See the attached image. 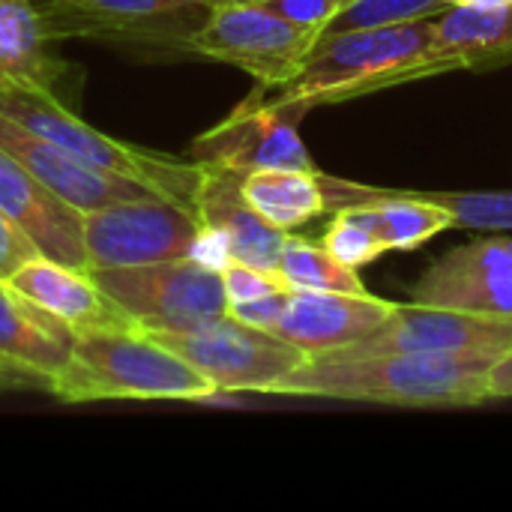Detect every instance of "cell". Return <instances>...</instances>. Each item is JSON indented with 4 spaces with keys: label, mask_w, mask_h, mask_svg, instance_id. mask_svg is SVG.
I'll list each match as a JSON object with an SVG mask.
<instances>
[{
    "label": "cell",
    "mask_w": 512,
    "mask_h": 512,
    "mask_svg": "<svg viewBox=\"0 0 512 512\" xmlns=\"http://www.w3.org/2000/svg\"><path fill=\"white\" fill-rule=\"evenodd\" d=\"M456 69L459 63L441 42L438 18H420L390 27L318 33L288 81L273 90L258 87L255 93L276 108L303 114Z\"/></svg>",
    "instance_id": "1"
},
{
    "label": "cell",
    "mask_w": 512,
    "mask_h": 512,
    "mask_svg": "<svg viewBox=\"0 0 512 512\" xmlns=\"http://www.w3.org/2000/svg\"><path fill=\"white\" fill-rule=\"evenodd\" d=\"M498 354H309L273 396H312L402 408H471L492 399Z\"/></svg>",
    "instance_id": "2"
},
{
    "label": "cell",
    "mask_w": 512,
    "mask_h": 512,
    "mask_svg": "<svg viewBox=\"0 0 512 512\" xmlns=\"http://www.w3.org/2000/svg\"><path fill=\"white\" fill-rule=\"evenodd\" d=\"M216 393L195 366L144 330L75 333L72 357L51 381V396L60 402H204Z\"/></svg>",
    "instance_id": "3"
},
{
    "label": "cell",
    "mask_w": 512,
    "mask_h": 512,
    "mask_svg": "<svg viewBox=\"0 0 512 512\" xmlns=\"http://www.w3.org/2000/svg\"><path fill=\"white\" fill-rule=\"evenodd\" d=\"M0 114L21 123L24 129L48 138L51 144L69 150L72 156L84 159L87 165H93L105 174L144 183L168 201H177L186 207L195 204L201 162H177V159L141 150L135 144L108 138L99 129L78 120L69 108H63L54 93L6 90V93H0Z\"/></svg>",
    "instance_id": "4"
},
{
    "label": "cell",
    "mask_w": 512,
    "mask_h": 512,
    "mask_svg": "<svg viewBox=\"0 0 512 512\" xmlns=\"http://www.w3.org/2000/svg\"><path fill=\"white\" fill-rule=\"evenodd\" d=\"M90 276L144 333H186L228 315L222 273L192 258L105 267Z\"/></svg>",
    "instance_id": "5"
},
{
    "label": "cell",
    "mask_w": 512,
    "mask_h": 512,
    "mask_svg": "<svg viewBox=\"0 0 512 512\" xmlns=\"http://www.w3.org/2000/svg\"><path fill=\"white\" fill-rule=\"evenodd\" d=\"M315 30L297 27L261 3H219L186 39V51L231 63L255 78L261 90L288 81L315 42Z\"/></svg>",
    "instance_id": "6"
},
{
    "label": "cell",
    "mask_w": 512,
    "mask_h": 512,
    "mask_svg": "<svg viewBox=\"0 0 512 512\" xmlns=\"http://www.w3.org/2000/svg\"><path fill=\"white\" fill-rule=\"evenodd\" d=\"M195 366L219 393H273L309 357L270 330L249 327L231 315L186 333H150Z\"/></svg>",
    "instance_id": "7"
},
{
    "label": "cell",
    "mask_w": 512,
    "mask_h": 512,
    "mask_svg": "<svg viewBox=\"0 0 512 512\" xmlns=\"http://www.w3.org/2000/svg\"><path fill=\"white\" fill-rule=\"evenodd\" d=\"M81 228L90 270H105L189 258L201 219L186 204L150 195L81 213Z\"/></svg>",
    "instance_id": "8"
},
{
    "label": "cell",
    "mask_w": 512,
    "mask_h": 512,
    "mask_svg": "<svg viewBox=\"0 0 512 512\" xmlns=\"http://www.w3.org/2000/svg\"><path fill=\"white\" fill-rule=\"evenodd\" d=\"M297 120V111L276 108L252 93L225 120L192 141L195 162L228 168L234 174H252L264 168L315 171V162L297 132Z\"/></svg>",
    "instance_id": "9"
},
{
    "label": "cell",
    "mask_w": 512,
    "mask_h": 512,
    "mask_svg": "<svg viewBox=\"0 0 512 512\" xmlns=\"http://www.w3.org/2000/svg\"><path fill=\"white\" fill-rule=\"evenodd\" d=\"M510 354L512 318L480 315L447 306L408 303L393 306L387 324L357 345L342 348V354Z\"/></svg>",
    "instance_id": "10"
},
{
    "label": "cell",
    "mask_w": 512,
    "mask_h": 512,
    "mask_svg": "<svg viewBox=\"0 0 512 512\" xmlns=\"http://www.w3.org/2000/svg\"><path fill=\"white\" fill-rule=\"evenodd\" d=\"M48 36H93L120 45H165L186 51L195 27H177L195 9L180 0H36Z\"/></svg>",
    "instance_id": "11"
},
{
    "label": "cell",
    "mask_w": 512,
    "mask_h": 512,
    "mask_svg": "<svg viewBox=\"0 0 512 512\" xmlns=\"http://www.w3.org/2000/svg\"><path fill=\"white\" fill-rule=\"evenodd\" d=\"M0 147H6L21 165H27L39 177V183H45L63 204H69L78 213H93L111 204L159 195L144 183L114 177L87 165L84 159L72 156L69 150L51 144L48 138L24 129L21 123L3 114H0Z\"/></svg>",
    "instance_id": "12"
},
{
    "label": "cell",
    "mask_w": 512,
    "mask_h": 512,
    "mask_svg": "<svg viewBox=\"0 0 512 512\" xmlns=\"http://www.w3.org/2000/svg\"><path fill=\"white\" fill-rule=\"evenodd\" d=\"M0 213L36 246L39 255L90 270L81 213L63 204L39 177L0 147Z\"/></svg>",
    "instance_id": "13"
},
{
    "label": "cell",
    "mask_w": 512,
    "mask_h": 512,
    "mask_svg": "<svg viewBox=\"0 0 512 512\" xmlns=\"http://www.w3.org/2000/svg\"><path fill=\"white\" fill-rule=\"evenodd\" d=\"M390 300L345 291H291L276 327L279 339L306 354H330L378 333L393 315Z\"/></svg>",
    "instance_id": "14"
},
{
    "label": "cell",
    "mask_w": 512,
    "mask_h": 512,
    "mask_svg": "<svg viewBox=\"0 0 512 512\" xmlns=\"http://www.w3.org/2000/svg\"><path fill=\"white\" fill-rule=\"evenodd\" d=\"M21 297L42 306L57 321L81 330H138L132 318L96 285L90 270H75L69 264L36 255L24 261L9 279H3Z\"/></svg>",
    "instance_id": "15"
},
{
    "label": "cell",
    "mask_w": 512,
    "mask_h": 512,
    "mask_svg": "<svg viewBox=\"0 0 512 512\" xmlns=\"http://www.w3.org/2000/svg\"><path fill=\"white\" fill-rule=\"evenodd\" d=\"M240 180L243 174L201 162V180H198L192 207L204 228L225 237L231 261H243V264L279 273L285 234L267 225L252 210V204L246 201L240 189Z\"/></svg>",
    "instance_id": "16"
},
{
    "label": "cell",
    "mask_w": 512,
    "mask_h": 512,
    "mask_svg": "<svg viewBox=\"0 0 512 512\" xmlns=\"http://www.w3.org/2000/svg\"><path fill=\"white\" fill-rule=\"evenodd\" d=\"M75 330L0 279V357L54 381L72 357Z\"/></svg>",
    "instance_id": "17"
},
{
    "label": "cell",
    "mask_w": 512,
    "mask_h": 512,
    "mask_svg": "<svg viewBox=\"0 0 512 512\" xmlns=\"http://www.w3.org/2000/svg\"><path fill=\"white\" fill-rule=\"evenodd\" d=\"M48 39L36 0H0V93H54L66 63L48 51Z\"/></svg>",
    "instance_id": "18"
},
{
    "label": "cell",
    "mask_w": 512,
    "mask_h": 512,
    "mask_svg": "<svg viewBox=\"0 0 512 512\" xmlns=\"http://www.w3.org/2000/svg\"><path fill=\"white\" fill-rule=\"evenodd\" d=\"M240 189L252 210L282 234H294L300 225L327 213V195L315 171L303 168H264L243 174Z\"/></svg>",
    "instance_id": "19"
},
{
    "label": "cell",
    "mask_w": 512,
    "mask_h": 512,
    "mask_svg": "<svg viewBox=\"0 0 512 512\" xmlns=\"http://www.w3.org/2000/svg\"><path fill=\"white\" fill-rule=\"evenodd\" d=\"M438 30L459 69H498L512 63V3L450 6L438 15Z\"/></svg>",
    "instance_id": "20"
},
{
    "label": "cell",
    "mask_w": 512,
    "mask_h": 512,
    "mask_svg": "<svg viewBox=\"0 0 512 512\" xmlns=\"http://www.w3.org/2000/svg\"><path fill=\"white\" fill-rule=\"evenodd\" d=\"M279 276L291 291H345L366 294V285L357 276V267L339 261L324 243H312L297 234H285Z\"/></svg>",
    "instance_id": "21"
},
{
    "label": "cell",
    "mask_w": 512,
    "mask_h": 512,
    "mask_svg": "<svg viewBox=\"0 0 512 512\" xmlns=\"http://www.w3.org/2000/svg\"><path fill=\"white\" fill-rule=\"evenodd\" d=\"M414 303L465 309L480 315L512 318V282L504 279H477V276H438L432 270L411 288Z\"/></svg>",
    "instance_id": "22"
},
{
    "label": "cell",
    "mask_w": 512,
    "mask_h": 512,
    "mask_svg": "<svg viewBox=\"0 0 512 512\" xmlns=\"http://www.w3.org/2000/svg\"><path fill=\"white\" fill-rule=\"evenodd\" d=\"M450 6H453L450 0H345L342 9L327 21L321 33L390 27V24L420 21V18H438Z\"/></svg>",
    "instance_id": "23"
},
{
    "label": "cell",
    "mask_w": 512,
    "mask_h": 512,
    "mask_svg": "<svg viewBox=\"0 0 512 512\" xmlns=\"http://www.w3.org/2000/svg\"><path fill=\"white\" fill-rule=\"evenodd\" d=\"M453 216V228L512 231V192H420Z\"/></svg>",
    "instance_id": "24"
},
{
    "label": "cell",
    "mask_w": 512,
    "mask_h": 512,
    "mask_svg": "<svg viewBox=\"0 0 512 512\" xmlns=\"http://www.w3.org/2000/svg\"><path fill=\"white\" fill-rule=\"evenodd\" d=\"M438 276H477L512 282V237H486L468 246H456L432 267Z\"/></svg>",
    "instance_id": "25"
},
{
    "label": "cell",
    "mask_w": 512,
    "mask_h": 512,
    "mask_svg": "<svg viewBox=\"0 0 512 512\" xmlns=\"http://www.w3.org/2000/svg\"><path fill=\"white\" fill-rule=\"evenodd\" d=\"M321 243L348 267H366L372 264L378 255H384V243L375 234V228L369 225L366 213L360 207H342L333 213V222L327 225Z\"/></svg>",
    "instance_id": "26"
},
{
    "label": "cell",
    "mask_w": 512,
    "mask_h": 512,
    "mask_svg": "<svg viewBox=\"0 0 512 512\" xmlns=\"http://www.w3.org/2000/svg\"><path fill=\"white\" fill-rule=\"evenodd\" d=\"M222 285H225V297L228 306L234 303H249V300H261L267 294L285 291V279L276 270H261L243 261H228L222 270Z\"/></svg>",
    "instance_id": "27"
},
{
    "label": "cell",
    "mask_w": 512,
    "mask_h": 512,
    "mask_svg": "<svg viewBox=\"0 0 512 512\" xmlns=\"http://www.w3.org/2000/svg\"><path fill=\"white\" fill-rule=\"evenodd\" d=\"M258 3L297 27L321 33L327 27V21L342 9L345 0H258Z\"/></svg>",
    "instance_id": "28"
},
{
    "label": "cell",
    "mask_w": 512,
    "mask_h": 512,
    "mask_svg": "<svg viewBox=\"0 0 512 512\" xmlns=\"http://www.w3.org/2000/svg\"><path fill=\"white\" fill-rule=\"evenodd\" d=\"M288 297H291V288L285 291H276V294H267L261 300H249V303H234L228 306V315L249 324V327H258V330H273L276 321L282 318L285 306H288Z\"/></svg>",
    "instance_id": "29"
},
{
    "label": "cell",
    "mask_w": 512,
    "mask_h": 512,
    "mask_svg": "<svg viewBox=\"0 0 512 512\" xmlns=\"http://www.w3.org/2000/svg\"><path fill=\"white\" fill-rule=\"evenodd\" d=\"M36 246L0 213V279H9L24 261L36 258Z\"/></svg>",
    "instance_id": "30"
},
{
    "label": "cell",
    "mask_w": 512,
    "mask_h": 512,
    "mask_svg": "<svg viewBox=\"0 0 512 512\" xmlns=\"http://www.w3.org/2000/svg\"><path fill=\"white\" fill-rule=\"evenodd\" d=\"M0 390H39V393H51V381L15 360L0 357Z\"/></svg>",
    "instance_id": "31"
},
{
    "label": "cell",
    "mask_w": 512,
    "mask_h": 512,
    "mask_svg": "<svg viewBox=\"0 0 512 512\" xmlns=\"http://www.w3.org/2000/svg\"><path fill=\"white\" fill-rule=\"evenodd\" d=\"M489 393H492V399H512V351L492 366Z\"/></svg>",
    "instance_id": "32"
},
{
    "label": "cell",
    "mask_w": 512,
    "mask_h": 512,
    "mask_svg": "<svg viewBox=\"0 0 512 512\" xmlns=\"http://www.w3.org/2000/svg\"><path fill=\"white\" fill-rule=\"evenodd\" d=\"M453 6H504L512 0H450Z\"/></svg>",
    "instance_id": "33"
},
{
    "label": "cell",
    "mask_w": 512,
    "mask_h": 512,
    "mask_svg": "<svg viewBox=\"0 0 512 512\" xmlns=\"http://www.w3.org/2000/svg\"><path fill=\"white\" fill-rule=\"evenodd\" d=\"M183 6H189V9H213V6H219V3H231V0H180Z\"/></svg>",
    "instance_id": "34"
},
{
    "label": "cell",
    "mask_w": 512,
    "mask_h": 512,
    "mask_svg": "<svg viewBox=\"0 0 512 512\" xmlns=\"http://www.w3.org/2000/svg\"><path fill=\"white\" fill-rule=\"evenodd\" d=\"M240 3H258V0H240Z\"/></svg>",
    "instance_id": "35"
}]
</instances>
